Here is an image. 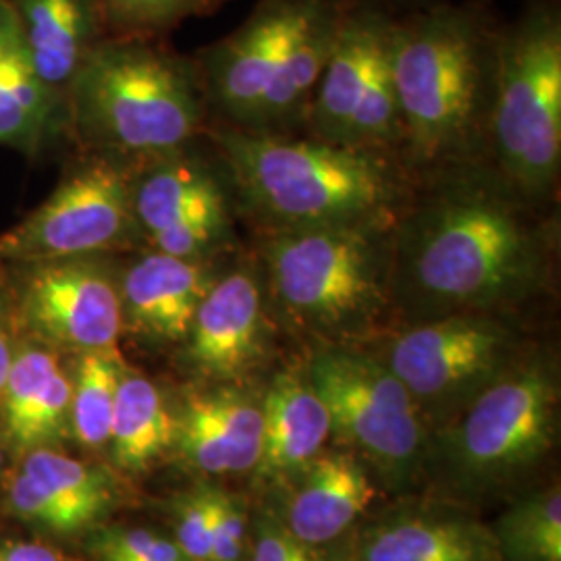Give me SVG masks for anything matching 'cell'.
Segmentation results:
<instances>
[{"mask_svg":"<svg viewBox=\"0 0 561 561\" xmlns=\"http://www.w3.org/2000/svg\"><path fill=\"white\" fill-rule=\"evenodd\" d=\"M503 187L454 181L405 204L391 229L393 304L426 321L493 314L537 294L547 241L522 196Z\"/></svg>","mask_w":561,"mask_h":561,"instance_id":"6da1fadb","label":"cell"},{"mask_svg":"<svg viewBox=\"0 0 561 561\" xmlns=\"http://www.w3.org/2000/svg\"><path fill=\"white\" fill-rule=\"evenodd\" d=\"M500 25L461 0H437L396 15L391 76L401 146L414 167H449L472 154L486 90H493Z\"/></svg>","mask_w":561,"mask_h":561,"instance_id":"7a4b0ae2","label":"cell"},{"mask_svg":"<svg viewBox=\"0 0 561 561\" xmlns=\"http://www.w3.org/2000/svg\"><path fill=\"white\" fill-rule=\"evenodd\" d=\"M215 141L262 233L393 225L410 202L403 175L382 152L241 127L217 131Z\"/></svg>","mask_w":561,"mask_h":561,"instance_id":"3957f363","label":"cell"},{"mask_svg":"<svg viewBox=\"0 0 561 561\" xmlns=\"http://www.w3.org/2000/svg\"><path fill=\"white\" fill-rule=\"evenodd\" d=\"M393 225L262 233V280L280 317L321 345L360 347L393 306Z\"/></svg>","mask_w":561,"mask_h":561,"instance_id":"277c9868","label":"cell"},{"mask_svg":"<svg viewBox=\"0 0 561 561\" xmlns=\"http://www.w3.org/2000/svg\"><path fill=\"white\" fill-rule=\"evenodd\" d=\"M81 136L111 154L159 159L201 127L192 67L146 38H104L69 85Z\"/></svg>","mask_w":561,"mask_h":561,"instance_id":"5b68a950","label":"cell"},{"mask_svg":"<svg viewBox=\"0 0 561 561\" xmlns=\"http://www.w3.org/2000/svg\"><path fill=\"white\" fill-rule=\"evenodd\" d=\"M493 92L491 129L503 181L522 198L541 201L561 162V18L551 0H535L500 27Z\"/></svg>","mask_w":561,"mask_h":561,"instance_id":"8992f818","label":"cell"},{"mask_svg":"<svg viewBox=\"0 0 561 561\" xmlns=\"http://www.w3.org/2000/svg\"><path fill=\"white\" fill-rule=\"evenodd\" d=\"M306 370L327 405L331 435L385 481H410L426 451V426L396 375L354 345H319Z\"/></svg>","mask_w":561,"mask_h":561,"instance_id":"52a82bcc","label":"cell"},{"mask_svg":"<svg viewBox=\"0 0 561 561\" xmlns=\"http://www.w3.org/2000/svg\"><path fill=\"white\" fill-rule=\"evenodd\" d=\"M558 400V375L549 362H512L466 403L447 435L458 479L493 486L539 463L556 442Z\"/></svg>","mask_w":561,"mask_h":561,"instance_id":"ba28073f","label":"cell"},{"mask_svg":"<svg viewBox=\"0 0 561 561\" xmlns=\"http://www.w3.org/2000/svg\"><path fill=\"white\" fill-rule=\"evenodd\" d=\"M516 335L495 314H447L400 331L379 360L422 416H451L514 362Z\"/></svg>","mask_w":561,"mask_h":561,"instance_id":"9c48e42d","label":"cell"},{"mask_svg":"<svg viewBox=\"0 0 561 561\" xmlns=\"http://www.w3.org/2000/svg\"><path fill=\"white\" fill-rule=\"evenodd\" d=\"M131 181L106 157L83 162L48 201L0 236V259L34 264L117 250L138 229Z\"/></svg>","mask_w":561,"mask_h":561,"instance_id":"30bf717a","label":"cell"},{"mask_svg":"<svg viewBox=\"0 0 561 561\" xmlns=\"http://www.w3.org/2000/svg\"><path fill=\"white\" fill-rule=\"evenodd\" d=\"M99 259L27 264L21 317L46 345L78 354L117 347L123 331L119 279Z\"/></svg>","mask_w":561,"mask_h":561,"instance_id":"8fae6325","label":"cell"},{"mask_svg":"<svg viewBox=\"0 0 561 561\" xmlns=\"http://www.w3.org/2000/svg\"><path fill=\"white\" fill-rule=\"evenodd\" d=\"M131 206L152 250L178 259L208 261L231 227L221 183L180 150L131 181Z\"/></svg>","mask_w":561,"mask_h":561,"instance_id":"7c38bea8","label":"cell"},{"mask_svg":"<svg viewBox=\"0 0 561 561\" xmlns=\"http://www.w3.org/2000/svg\"><path fill=\"white\" fill-rule=\"evenodd\" d=\"M187 366L210 385H240L268 352L261 268L236 266L213 280L183 341Z\"/></svg>","mask_w":561,"mask_h":561,"instance_id":"4fadbf2b","label":"cell"},{"mask_svg":"<svg viewBox=\"0 0 561 561\" xmlns=\"http://www.w3.org/2000/svg\"><path fill=\"white\" fill-rule=\"evenodd\" d=\"M301 0H259L248 20L201 57L206 90L241 129H254L285 55Z\"/></svg>","mask_w":561,"mask_h":561,"instance_id":"5bb4252c","label":"cell"},{"mask_svg":"<svg viewBox=\"0 0 561 561\" xmlns=\"http://www.w3.org/2000/svg\"><path fill=\"white\" fill-rule=\"evenodd\" d=\"M396 15L381 2L352 0L304 115L317 140L343 146L352 115L389 48Z\"/></svg>","mask_w":561,"mask_h":561,"instance_id":"9a60e30c","label":"cell"},{"mask_svg":"<svg viewBox=\"0 0 561 561\" xmlns=\"http://www.w3.org/2000/svg\"><path fill=\"white\" fill-rule=\"evenodd\" d=\"M175 449L208 477L256 470L262 454V400L240 385H210L185 396L175 414Z\"/></svg>","mask_w":561,"mask_h":561,"instance_id":"2e32d148","label":"cell"},{"mask_svg":"<svg viewBox=\"0 0 561 561\" xmlns=\"http://www.w3.org/2000/svg\"><path fill=\"white\" fill-rule=\"evenodd\" d=\"M215 279L208 261L146 252L121 275L123 329L154 343H183Z\"/></svg>","mask_w":561,"mask_h":561,"instance_id":"e0dca14e","label":"cell"},{"mask_svg":"<svg viewBox=\"0 0 561 561\" xmlns=\"http://www.w3.org/2000/svg\"><path fill=\"white\" fill-rule=\"evenodd\" d=\"M373 500L375 486L360 458L347 449H322L294 479L279 518L298 541L324 547L343 537Z\"/></svg>","mask_w":561,"mask_h":561,"instance_id":"ac0fdd59","label":"cell"},{"mask_svg":"<svg viewBox=\"0 0 561 561\" xmlns=\"http://www.w3.org/2000/svg\"><path fill=\"white\" fill-rule=\"evenodd\" d=\"M262 454L256 466L262 481H294L331 437L327 405L306 366L275 375L262 398Z\"/></svg>","mask_w":561,"mask_h":561,"instance_id":"d6986e66","label":"cell"},{"mask_svg":"<svg viewBox=\"0 0 561 561\" xmlns=\"http://www.w3.org/2000/svg\"><path fill=\"white\" fill-rule=\"evenodd\" d=\"M350 561H503L481 522L449 514H401L362 535Z\"/></svg>","mask_w":561,"mask_h":561,"instance_id":"ffe728a7","label":"cell"},{"mask_svg":"<svg viewBox=\"0 0 561 561\" xmlns=\"http://www.w3.org/2000/svg\"><path fill=\"white\" fill-rule=\"evenodd\" d=\"M32 62L55 94L71 85L99 44L102 30L96 0H11Z\"/></svg>","mask_w":561,"mask_h":561,"instance_id":"44dd1931","label":"cell"},{"mask_svg":"<svg viewBox=\"0 0 561 561\" xmlns=\"http://www.w3.org/2000/svg\"><path fill=\"white\" fill-rule=\"evenodd\" d=\"M53 92L41 80L11 0H0V144L27 154L48 134Z\"/></svg>","mask_w":561,"mask_h":561,"instance_id":"7402d4cb","label":"cell"},{"mask_svg":"<svg viewBox=\"0 0 561 561\" xmlns=\"http://www.w3.org/2000/svg\"><path fill=\"white\" fill-rule=\"evenodd\" d=\"M175 412L161 389L141 373H121L108 447L125 472H144L175 447Z\"/></svg>","mask_w":561,"mask_h":561,"instance_id":"603a6c76","label":"cell"},{"mask_svg":"<svg viewBox=\"0 0 561 561\" xmlns=\"http://www.w3.org/2000/svg\"><path fill=\"white\" fill-rule=\"evenodd\" d=\"M125 364L119 350L83 352L71 375V435L88 449L108 445Z\"/></svg>","mask_w":561,"mask_h":561,"instance_id":"cb8c5ba5","label":"cell"},{"mask_svg":"<svg viewBox=\"0 0 561 561\" xmlns=\"http://www.w3.org/2000/svg\"><path fill=\"white\" fill-rule=\"evenodd\" d=\"M23 472L55 493L88 528L102 520L115 503V486L104 470L48 447L27 451Z\"/></svg>","mask_w":561,"mask_h":561,"instance_id":"d4e9b609","label":"cell"},{"mask_svg":"<svg viewBox=\"0 0 561 561\" xmlns=\"http://www.w3.org/2000/svg\"><path fill=\"white\" fill-rule=\"evenodd\" d=\"M491 530L503 561H561L560 486L516 503Z\"/></svg>","mask_w":561,"mask_h":561,"instance_id":"484cf974","label":"cell"},{"mask_svg":"<svg viewBox=\"0 0 561 561\" xmlns=\"http://www.w3.org/2000/svg\"><path fill=\"white\" fill-rule=\"evenodd\" d=\"M229 0H96L108 38H146L171 32L183 21L208 18Z\"/></svg>","mask_w":561,"mask_h":561,"instance_id":"4316f807","label":"cell"},{"mask_svg":"<svg viewBox=\"0 0 561 561\" xmlns=\"http://www.w3.org/2000/svg\"><path fill=\"white\" fill-rule=\"evenodd\" d=\"M59 366V356L50 347L30 345L15 352L7 381L0 391L2 428L7 439L20 428L21 421Z\"/></svg>","mask_w":561,"mask_h":561,"instance_id":"83f0119b","label":"cell"},{"mask_svg":"<svg viewBox=\"0 0 561 561\" xmlns=\"http://www.w3.org/2000/svg\"><path fill=\"white\" fill-rule=\"evenodd\" d=\"M7 502L21 520L36 524L55 535H73L88 528L71 507L23 470L9 482Z\"/></svg>","mask_w":561,"mask_h":561,"instance_id":"f1b7e54d","label":"cell"},{"mask_svg":"<svg viewBox=\"0 0 561 561\" xmlns=\"http://www.w3.org/2000/svg\"><path fill=\"white\" fill-rule=\"evenodd\" d=\"M213 491L215 486L201 484L185 493L178 505L175 542L190 561H210L213 549Z\"/></svg>","mask_w":561,"mask_h":561,"instance_id":"f546056e","label":"cell"},{"mask_svg":"<svg viewBox=\"0 0 561 561\" xmlns=\"http://www.w3.org/2000/svg\"><path fill=\"white\" fill-rule=\"evenodd\" d=\"M94 549L99 561H190L178 542L141 528L104 533Z\"/></svg>","mask_w":561,"mask_h":561,"instance_id":"4dcf8cb0","label":"cell"},{"mask_svg":"<svg viewBox=\"0 0 561 561\" xmlns=\"http://www.w3.org/2000/svg\"><path fill=\"white\" fill-rule=\"evenodd\" d=\"M248 514L243 503L215 486L213 491V549L210 561H245Z\"/></svg>","mask_w":561,"mask_h":561,"instance_id":"1f68e13d","label":"cell"},{"mask_svg":"<svg viewBox=\"0 0 561 561\" xmlns=\"http://www.w3.org/2000/svg\"><path fill=\"white\" fill-rule=\"evenodd\" d=\"M245 561H331L321 547L298 541L275 514H262L256 520V535Z\"/></svg>","mask_w":561,"mask_h":561,"instance_id":"d6a6232c","label":"cell"},{"mask_svg":"<svg viewBox=\"0 0 561 561\" xmlns=\"http://www.w3.org/2000/svg\"><path fill=\"white\" fill-rule=\"evenodd\" d=\"M0 561H62V556L42 542L18 541L0 547Z\"/></svg>","mask_w":561,"mask_h":561,"instance_id":"836d02e7","label":"cell"},{"mask_svg":"<svg viewBox=\"0 0 561 561\" xmlns=\"http://www.w3.org/2000/svg\"><path fill=\"white\" fill-rule=\"evenodd\" d=\"M13 356H15V352H13L11 335L7 331V324L2 321V317H0V391L4 387V381H7V375H9Z\"/></svg>","mask_w":561,"mask_h":561,"instance_id":"e575fe53","label":"cell"},{"mask_svg":"<svg viewBox=\"0 0 561 561\" xmlns=\"http://www.w3.org/2000/svg\"><path fill=\"white\" fill-rule=\"evenodd\" d=\"M375 2H381L385 7H389V9H393V11H408V9H416V7H422V4H428V2H437V0H375Z\"/></svg>","mask_w":561,"mask_h":561,"instance_id":"d590c367","label":"cell"},{"mask_svg":"<svg viewBox=\"0 0 561 561\" xmlns=\"http://www.w3.org/2000/svg\"><path fill=\"white\" fill-rule=\"evenodd\" d=\"M0 463H2V449H0Z\"/></svg>","mask_w":561,"mask_h":561,"instance_id":"8d00e7d4","label":"cell"}]
</instances>
